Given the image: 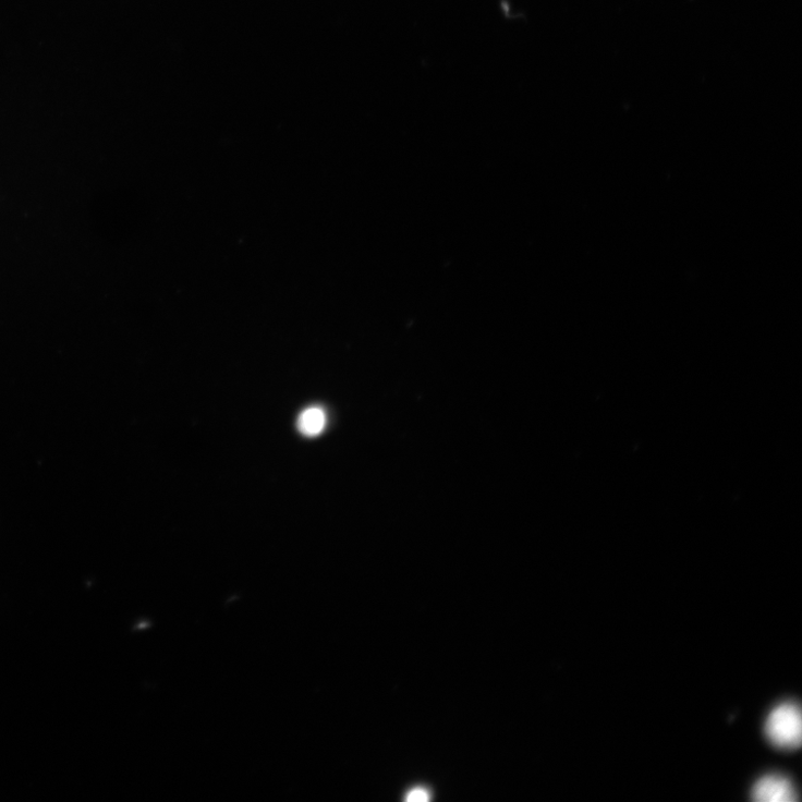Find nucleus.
I'll list each match as a JSON object with an SVG mask.
<instances>
[{"mask_svg":"<svg viewBox=\"0 0 802 802\" xmlns=\"http://www.w3.org/2000/svg\"><path fill=\"white\" fill-rule=\"evenodd\" d=\"M768 740L780 749H797L802 740V720L799 708L782 704L768 716L765 728Z\"/></svg>","mask_w":802,"mask_h":802,"instance_id":"nucleus-1","label":"nucleus"},{"mask_svg":"<svg viewBox=\"0 0 802 802\" xmlns=\"http://www.w3.org/2000/svg\"><path fill=\"white\" fill-rule=\"evenodd\" d=\"M751 798L757 802H794L798 794L790 780L770 775L756 782L751 790Z\"/></svg>","mask_w":802,"mask_h":802,"instance_id":"nucleus-2","label":"nucleus"},{"mask_svg":"<svg viewBox=\"0 0 802 802\" xmlns=\"http://www.w3.org/2000/svg\"><path fill=\"white\" fill-rule=\"evenodd\" d=\"M327 424L325 412L320 408H311L300 414L296 426L301 434L307 437L320 435Z\"/></svg>","mask_w":802,"mask_h":802,"instance_id":"nucleus-3","label":"nucleus"},{"mask_svg":"<svg viewBox=\"0 0 802 802\" xmlns=\"http://www.w3.org/2000/svg\"><path fill=\"white\" fill-rule=\"evenodd\" d=\"M408 800L411 801V802H415V801H420V802L427 801V800H429V794H428V792L425 789L417 788V789L413 790L412 792H410V794L408 795Z\"/></svg>","mask_w":802,"mask_h":802,"instance_id":"nucleus-4","label":"nucleus"}]
</instances>
